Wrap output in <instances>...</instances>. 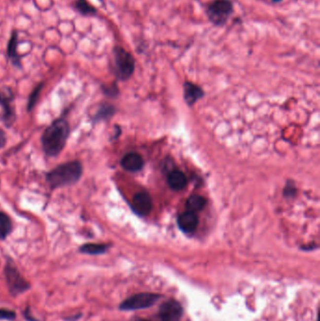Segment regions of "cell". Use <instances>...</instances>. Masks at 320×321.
<instances>
[{
    "mask_svg": "<svg viewBox=\"0 0 320 321\" xmlns=\"http://www.w3.org/2000/svg\"><path fill=\"white\" fill-rule=\"evenodd\" d=\"M70 135L68 121L59 117L55 119L43 132L40 143L42 150L48 157H57L65 148Z\"/></svg>",
    "mask_w": 320,
    "mask_h": 321,
    "instance_id": "6da1fadb",
    "label": "cell"
},
{
    "mask_svg": "<svg viewBox=\"0 0 320 321\" xmlns=\"http://www.w3.org/2000/svg\"><path fill=\"white\" fill-rule=\"evenodd\" d=\"M83 176V165L79 161H71L52 169L46 174V181L52 190L76 184Z\"/></svg>",
    "mask_w": 320,
    "mask_h": 321,
    "instance_id": "7a4b0ae2",
    "label": "cell"
},
{
    "mask_svg": "<svg viewBox=\"0 0 320 321\" xmlns=\"http://www.w3.org/2000/svg\"><path fill=\"white\" fill-rule=\"evenodd\" d=\"M4 275L11 296L17 297L30 288V284L24 278L15 264L10 259H8L6 262Z\"/></svg>",
    "mask_w": 320,
    "mask_h": 321,
    "instance_id": "3957f363",
    "label": "cell"
},
{
    "mask_svg": "<svg viewBox=\"0 0 320 321\" xmlns=\"http://www.w3.org/2000/svg\"><path fill=\"white\" fill-rule=\"evenodd\" d=\"M115 73L120 80H127L131 77L135 71V59L121 46H115L113 49Z\"/></svg>",
    "mask_w": 320,
    "mask_h": 321,
    "instance_id": "277c9868",
    "label": "cell"
},
{
    "mask_svg": "<svg viewBox=\"0 0 320 321\" xmlns=\"http://www.w3.org/2000/svg\"><path fill=\"white\" fill-rule=\"evenodd\" d=\"M233 12V4L230 0H213L207 8L209 20L215 26H223Z\"/></svg>",
    "mask_w": 320,
    "mask_h": 321,
    "instance_id": "5b68a950",
    "label": "cell"
},
{
    "mask_svg": "<svg viewBox=\"0 0 320 321\" xmlns=\"http://www.w3.org/2000/svg\"><path fill=\"white\" fill-rule=\"evenodd\" d=\"M161 295L154 293H139L133 295L119 304V310L121 311H136L140 309H145L152 306L159 299Z\"/></svg>",
    "mask_w": 320,
    "mask_h": 321,
    "instance_id": "8992f818",
    "label": "cell"
},
{
    "mask_svg": "<svg viewBox=\"0 0 320 321\" xmlns=\"http://www.w3.org/2000/svg\"><path fill=\"white\" fill-rule=\"evenodd\" d=\"M13 100L14 94L10 88H0V107H2L1 120L3 121L4 125L8 128L12 126L16 119L15 109L12 104Z\"/></svg>",
    "mask_w": 320,
    "mask_h": 321,
    "instance_id": "52a82bcc",
    "label": "cell"
},
{
    "mask_svg": "<svg viewBox=\"0 0 320 321\" xmlns=\"http://www.w3.org/2000/svg\"><path fill=\"white\" fill-rule=\"evenodd\" d=\"M182 315V306L175 300L164 302L159 309V319L161 321H180Z\"/></svg>",
    "mask_w": 320,
    "mask_h": 321,
    "instance_id": "ba28073f",
    "label": "cell"
},
{
    "mask_svg": "<svg viewBox=\"0 0 320 321\" xmlns=\"http://www.w3.org/2000/svg\"><path fill=\"white\" fill-rule=\"evenodd\" d=\"M133 210L136 214H139L141 216H144L149 214L152 209V201L150 196L146 193H138L136 194L132 202Z\"/></svg>",
    "mask_w": 320,
    "mask_h": 321,
    "instance_id": "9c48e42d",
    "label": "cell"
},
{
    "mask_svg": "<svg viewBox=\"0 0 320 321\" xmlns=\"http://www.w3.org/2000/svg\"><path fill=\"white\" fill-rule=\"evenodd\" d=\"M7 57L12 63L13 66L21 68V56L18 53V32L17 30H12L10 34V39L7 45Z\"/></svg>",
    "mask_w": 320,
    "mask_h": 321,
    "instance_id": "30bf717a",
    "label": "cell"
},
{
    "mask_svg": "<svg viewBox=\"0 0 320 321\" xmlns=\"http://www.w3.org/2000/svg\"><path fill=\"white\" fill-rule=\"evenodd\" d=\"M178 226L186 233H192L198 225V216L193 212H186L178 217Z\"/></svg>",
    "mask_w": 320,
    "mask_h": 321,
    "instance_id": "8fae6325",
    "label": "cell"
},
{
    "mask_svg": "<svg viewBox=\"0 0 320 321\" xmlns=\"http://www.w3.org/2000/svg\"><path fill=\"white\" fill-rule=\"evenodd\" d=\"M121 166L130 172H136L142 169L144 161L142 157L136 152H130L121 159Z\"/></svg>",
    "mask_w": 320,
    "mask_h": 321,
    "instance_id": "7c38bea8",
    "label": "cell"
},
{
    "mask_svg": "<svg viewBox=\"0 0 320 321\" xmlns=\"http://www.w3.org/2000/svg\"><path fill=\"white\" fill-rule=\"evenodd\" d=\"M167 182L171 189H173L175 191H180L185 188V186L187 184V178L184 173L178 170H175L168 176Z\"/></svg>",
    "mask_w": 320,
    "mask_h": 321,
    "instance_id": "4fadbf2b",
    "label": "cell"
},
{
    "mask_svg": "<svg viewBox=\"0 0 320 321\" xmlns=\"http://www.w3.org/2000/svg\"><path fill=\"white\" fill-rule=\"evenodd\" d=\"M109 248V245L105 244H83L79 248V252L85 254L98 255L106 253Z\"/></svg>",
    "mask_w": 320,
    "mask_h": 321,
    "instance_id": "5bb4252c",
    "label": "cell"
},
{
    "mask_svg": "<svg viewBox=\"0 0 320 321\" xmlns=\"http://www.w3.org/2000/svg\"><path fill=\"white\" fill-rule=\"evenodd\" d=\"M13 229V225L10 216L0 212V241L6 240Z\"/></svg>",
    "mask_w": 320,
    "mask_h": 321,
    "instance_id": "9a60e30c",
    "label": "cell"
},
{
    "mask_svg": "<svg viewBox=\"0 0 320 321\" xmlns=\"http://www.w3.org/2000/svg\"><path fill=\"white\" fill-rule=\"evenodd\" d=\"M73 8L83 16H93L97 13V9L87 0H75L73 3Z\"/></svg>",
    "mask_w": 320,
    "mask_h": 321,
    "instance_id": "2e32d148",
    "label": "cell"
},
{
    "mask_svg": "<svg viewBox=\"0 0 320 321\" xmlns=\"http://www.w3.org/2000/svg\"><path fill=\"white\" fill-rule=\"evenodd\" d=\"M202 89L192 83H186L184 85V97L189 104H194L200 97H202Z\"/></svg>",
    "mask_w": 320,
    "mask_h": 321,
    "instance_id": "e0dca14e",
    "label": "cell"
},
{
    "mask_svg": "<svg viewBox=\"0 0 320 321\" xmlns=\"http://www.w3.org/2000/svg\"><path fill=\"white\" fill-rule=\"evenodd\" d=\"M186 206L189 212L196 213L203 210L206 206V199L200 195H194L189 197L186 202Z\"/></svg>",
    "mask_w": 320,
    "mask_h": 321,
    "instance_id": "ac0fdd59",
    "label": "cell"
},
{
    "mask_svg": "<svg viewBox=\"0 0 320 321\" xmlns=\"http://www.w3.org/2000/svg\"><path fill=\"white\" fill-rule=\"evenodd\" d=\"M114 114V107L109 105H103L99 107L96 114L93 117L94 121H100L103 119H107Z\"/></svg>",
    "mask_w": 320,
    "mask_h": 321,
    "instance_id": "d6986e66",
    "label": "cell"
},
{
    "mask_svg": "<svg viewBox=\"0 0 320 321\" xmlns=\"http://www.w3.org/2000/svg\"><path fill=\"white\" fill-rule=\"evenodd\" d=\"M44 83H39V85L32 90L30 93L29 98V103H28V111H31L34 107L36 106L37 102L39 101V94L43 88Z\"/></svg>",
    "mask_w": 320,
    "mask_h": 321,
    "instance_id": "ffe728a7",
    "label": "cell"
},
{
    "mask_svg": "<svg viewBox=\"0 0 320 321\" xmlns=\"http://www.w3.org/2000/svg\"><path fill=\"white\" fill-rule=\"evenodd\" d=\"M15 319H16L15 312L5 308L0 309V321H13Z\"/></svg>",
    "mask_w": 320,
    "mask_h": 321,
    "instance_id": "44dd1931",
    "label": "cell"
},
{
    "mask_svg": "<svg viewBox=\"0 0 320 321\" xmlns=\"http://www.w3.org/2000/svg\"><path fill=\"white\" fill-rule=\"evenodd\" d=\"M103 91L104 93L107 95V96H110V97H113L115 96L116 93H117V88H116V85H111V86H104L103 87Z\"/></svg>",
    "mask_w": 320,
    "mask_h": 321,
    "instance_id": "7402d4cb",
    "label": "cell"
},
{
    "mask_svg": "<svg viewBox=\"0 0 320 321\" xmlns=\"http://www.w3.org/2000/svg\"><path fill=\"white\" fill-rule=\"evenodd\" d=\"M6 144H7V136L5 132L2 129H0V148L4 147L6 146Z\"/></svg>",
    "mask_w": 320,
    "mask_h": 321,
    "instance_id": "603a6c76",
    "label": "cell"
},
{
    "mask_svg": "<svg viewBox=\"0 0 320 321\" xmlns=\"http://www.w3.org/2000/svg\"><path fill=\"white\" fill-rule=\"evenodd\" d=\"M24 316H25V319H26L28 321H38L36 319H34V318L31 316V314H30V312H29V308H27V309L25 310V312H24Z\"/></svg>",
    "mask_w": 320,
    "mask_h": 321,
    "instance_id": "cb8c5ba5",
    "label": "cell"
},
{
    "mask_svg": "<svg viewBox=\"0 0 320 321\" xmlns=\"http://www.w3.org/2000/svg\"><path fill=\"white\" fill-rule=\"evenodd\" d=\"M82 317V315L81 314H78L77 316H74V317H72V318H71V317H69V318H67V319H65V321H76L80 319Z\"/></svg>",
    "mask_w": 320,
    "mask_h": 321,
    "instance_id": "d4e9b609",
    "label": "cell"
},
{
    "mask_svg": "<svg viewBox=\"0 0 320 321\" xmlns=\"http://www.w3.org/2000/svg\"><path fill=\"white\" fill-rule=\"evenodd\" d=\"M147 321V320H145V319H142V318H137V317H136V318H134V319H132V321Z\"/></svg>",
    "mask_w": 320,
    "mask_h": 321,
    "instance_id": "484cf974",
    "label": "cell"
},
{
    "mask_svg": "<svg viewBox=\"0 0 320 321\" xmlns=\"http://www.w3.org/2000/svg\"><path fill=\"white\" fill-rule=\"evenodd\" d=\"M273 2H275V3H278V2H281V1H283V0H272Z\"/></svg>",
    "mask_w": 320,
    "mask_h": 321,
    "instance_id": "4316f807",
    "label": "cell"
}]
</instances>
